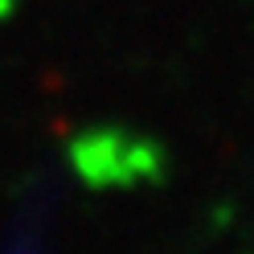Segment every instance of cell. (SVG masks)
I'll return each mask as SVG.
<instances>
[{
    "label": "cell",
    "instance_id": "cell-1",
    "mask_svg": "<svg viewBox=\"0 0 254 254\" xmlns=\"http://www.w3.org/2000/svg\"><path fill=\"white\" fill-rule=\"evenodd\" d=\"M0 8H4V4H0Z\"/></svg>",
    "mask_w": 254,
    "mask_h": 254
}]
</instances>
